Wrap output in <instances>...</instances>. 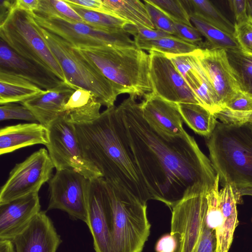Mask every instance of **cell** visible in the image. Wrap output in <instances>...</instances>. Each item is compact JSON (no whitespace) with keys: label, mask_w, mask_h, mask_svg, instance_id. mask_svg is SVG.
Segmentation results:
<instances>
[{"label":"cell","mask_w":252,"mask_h":252,"mask_svg":"<svg viewBox=\"0 0 252 252\" xmlns=\"http://www.w3.org/2000/svg\"><path fill=\"white\" fill-rule=\"evenodd\" d=\"M136 98L129 95L117 108L151 199L171 209L191 189L211 190L217 174L194 138L168 139L159 135L143 118Z\"/></svg>","instance_id":"cell-1"},{"label":"cell","mask_w":252,"mask_h":252,"mask_svg":"<svg viewBox=\"0 0 252 252\" xmlns=\"http://www.w3.org/2000/svg\"><path fill=\"white\" fill-rule=\"evenodd\" d=\"M74 125L85 156L106 181L121 187L145 203L151 199L117 107L107 108L93 121Z\"/></svg>","instance_id":"cell-2"},{"label":"cell","mask_w":252,"mask_h":252,"mask_svg":"<svg viewBox=\"0 0 252 252\" xmlns=\"http://www.w3.org/2000/svg\"><path fill=\"white\" fill-rule=\"evenodd\" d=\"M207 145L220 182L234 189L252 188V127L218 121Z\"/></svg>","instance_id":"cell-3"},{"label":"cell","mask_w":252,"mask_h":252,"mask_svg":"<svg viewBox=\"0 0 252 252\" xmlns=\"http://www.w3.org/2000/svg\"><path fill=\"white\" fill-rule=\"evenodd\" d=\"M76 48L115 86L119 94L143 97L153 92L150 57L143 50L112 45Z\"/></svg>","instance_id":"cell-4"},{"label":"cell","mask_w":252,"mask_h":252,"mask_svg":"<svg viewBox=\"0 0 252 252\" xmlns=\"http://www.w3.org/2000/svg\"><path fill=\"white\" fill-rule=\"evenodd\" d=\"M35 24L60 64L67 83L77 88L91 92L98 101L107 108L114 106L119 94L115 86L98 67L70 43L36 22Z\"/></svg>","instance_id":"cell-5"},{"label":"cell","mask_w":252,"mask_h":252,"mask_svg":"<svg viewBox=\"0 0 252 252\" xmlns=\"http://www.w3.org/2000/svg\"><path fill=\"white\" fill-rule=\"evenodd\" d=\"M106 184L111 207L113 252H142L151 226L147 203L121 187L107 181Z\"/></svg>","instance_id":"cell-6"},{"label":"cell","mask_w":252,"mask_h":252,"mask_svg":"<svg viewBox=\"0 0 252 252\" xmlns=\"http://www.w3.org/2000/svg\"><path fill=\"white\" fill-rule=\"evenodd\" d=\"M0 37L17 54L68 83L60 64L39 32L32 12L19 9L11 11L0 20Z\"/></svg>","instance_id":"cell-7"},{"label":"cell","mask_w":252,"mask_h":252,"mask_svg":"<svg viewBox=\"0 0 252 252\" xmlns=\"http://www.w3.org/2000/svg\"><path fill=\"white\" fill-rule=\"evenodd\" d=\"M208 191L193 189L170 210V234L177 240L175 252H197L205 223Z\"/></svg>","instance_id":"cell-8"},{"label":"cell","mask_w":252,"mask_h":252,"mask_svg":"<svg viewBox=\"0 0 252 252\" xmlns=\"http://www.w3.org/2000/svg\"><path fill=\"white\" fill-rule=\"evenodd\" d=\"M32 14L38 25L76 47L102 45L136 47L134 41L124 29L107 30L60 17L47 16L34 12Z\"/></svg>","instance_id":"cell-9"},{"label":"cell","mask_w":252,"mask_h":252,"mask_svg":"<svg viewBox=\"0 0 252 252\" xmlns=\"http://www.w3.org/2000/svg\"><path fill=\"white\" fill-rule=\"evenodd\" d=\"M48 128L49 142L46 147L56 171L72 169L90 180L102 177L99 170L85 156L74 124L62 117Z\"/></svg>","instance_id":"cell-10"},{"label":"cell","mask_w":252,"mask_h":252,"mask_svg":"<svg viewBox=\"0 0 252 252\" xmlns=\"http://www.w3.org/2000/svg\"><path fill=\"white\" fill-rule=\"evenodd\" d=\"M54 165L45 148H40L17 163L1 187L0 204L34 193L52 177Z\"/></svg>","instance_id":"cell-11"},{"label":"cell","mask_w":252,"mask_h":252,"mask_svg":"<svg viewBox=\"0 0 252 252\" xmlns=\"http://www.w3.org/2000/svg\"><path fill=\"white\" fill-rule=\"evenodd\" d=\"M47 210L59 209L74 220L87 223V197L90 180L72 169L56 171L49 181Z\"/></svg>","instance_id":"cell-12"},{"label":"cell","mask_w":252,"mask_h":252,"mask_svg":"<svg viewBox=\"0 0 252 252\" xmlns=\"http://www.w3.org/2000/svg\"><path fill=\"white\" fill-rule=\"evenodd\" d=\"M87 209V224L95 252H113L111 207L106 181L102 177L90 180Z\"/></svg>","instance_id":"cell-13"},{"label":"cell","mask_w":252,"mask_h":252,"mask_svg":"<svg viewBox=\"0 0 252 252\" xmlns=\"http://www.w3.org/2000/svg\"><path fill=\"white\" fill-rule=\"evenodd\" d=\"M193 53L218 97L220 108L243 91L225 49L198 48Z\"/></svg>","instance_id":"cell-14"},{"label":"cell","mask_w":252,"mask_h":252,"mask_svg":"<svg viewBox=\"0 0 252 252\" xmlns=\"http://www.w3.org/2000/svg\"><path fill=\"white\" fill-rule=\"evenodd\" d=\"M150 72L153 93L176 103L199 104L195 96L166 54L150 51Z\"/></svg>","instance_id":"cell-15"},{"label":"cell","mask_w":252,"mask_h":252,"mask_svg":"<svg viewBox=\"0 0 252 252\" xmlns=\"http://www.w3.org/2000/svg\"><path fill=\"white\" fill-rule=\"evenodd\" d=\"M143 117L159 135L168 139L187 138L178 103L166 100L152 92L140 103Z\"/></svg>","instance_id":"cell-16"},{"label":"cell","mask_w":252,"mask_h":252,"mask_svg":"<svg viewBox=\"0 0 252 252\" xmlns=\"http://www.w3.org/2000/svg\"><path fill=\"white\" fill-rule=\"evenodd\" d=\"M166 55L181 74L199 104L213 114L216 113L220 108L219 100L193 53Z\"/></svg>","instance_id":"cell-17"},{"label":"cell","mask_w":252,"mask_h":252,"mask_svg":"<svg viewBox=\"0 0 252 252\" xmlns=\"http://www.w3.org/2000/svg\"><path fill=\"white\" fill-rule=\"evenodd\" d=\"M12 242L16 252H56L62 240L52 220L40 211Z\"/></svg>","instance_id":"cell-18"},{"label":"cell","mask_w":252,"mask_h":252,"mask_svg":"<svg viewBox=\"0 0 252 252\" xmlns=\"http://www.w3.org/2000/svg\"><path fill=\"white\" fill-rule=\"evenodd\" d=\"M40 207L38 193L0 204V240L12 241L29 225Z\"/></svg>","instance_id":"cell-19"},{"label":"cell","mask_w":252,"mask_h":252,"mask_svg":"<svg viewBox=\"0 0 252 252\" xmlns=\"http://www.w3.org/2000/svg\"><path fill=\"white\" fill-rule=\"evenodd\" d=\"M0 71L22 77L43 90L53 89L64 83L54 73L17 54L1 39H0Z\"/></svg>","instance_id":"cell-20"},{"label":"cell","mask_w":252,"mask_h":252,"mask_svg":"<svg viewBox=\"0 0 252 252\" xmlns=\"http://www.w3.org/2000/svg\"><path fill=\"white\" fill-rule=\"evenodd\" d=\"M77 89L64 82L53 89L43 90L20 103L31 111L38 123L48 127L55 121L63 117L64 105Z\"/></svg>","instance_id":"cell-21"},{"label":"cell","mask_w":252,"mask_h":252,"mask_svg":"<svg viewBox=\"0 0 252 252\" xmlns=\"http://www.w3.org/2000/svg\"><path fill=\"white\" fill-rule=\"evenodd\" d=\"M219 201L221 217L215 229L216 252H228L239 224L237 204H242L243 200L238 190L226 184L219 190Z\"/></svg>","instance_id":"cell-22"},{"label":"cell","mask_w":252,"mask_h":252,"mask_svg":"<svg viewBox=\"0 0 252 252\" xmlns=\"http://www.w3.org/2000/svg\"><path fill=\"white\" fill-rule=\"evenodd\" d=\"M49 142V129L39 123H21L0 129V155L36 144L46 146Z\"/></svg>","instance_id":"cell-23"},{"label":"cell","mask_w":252,"mask_h":252,"mask_svg":"<svg viewBox=\"0 0 252 252\" xmlns=\"http://www.w3.org/2000/svg\"><path fill=\"white\" fill-rule=\"evenodd\" d=\"M101 106L93 93L78 88L65 104L63 118L73 124L90 122L99 117Z\"/></svg>","instance_id":"cell-24"},{"label":"cell","mask_w":252,"mask_h":252,"mask_svg":"<svg viewBox=\"0 0 252 252\" xmlns=\"http://www.w3.org/2000/svg\"><path fill=\"white\" fill-rule=\"evenodd\" d=\"M30 81L11 73L0 71V104L21 102L43 92Z\"/></svg>","instance_id":"cell-25"},{"label":"cell","mask_w":252,"mask_h":252,"mask_svg":"<svg viewBox=\"0 0 252 252\" xmlns=\"http://www.w3.org/2000/svg\"><path fill=\"white\" fill-rule=\"evenodd\" d=\"M228 125H242L252 121V94L242 91L223 104L214 114Z\"/></svg>","instance_id":"cell-26"},{"label":"cell","mask_w":252,"mask_h":252,"mask_svg":"<svg viewBox=\"0 0 252 252\" xmlns=\"http://www.w3.org/2000/svg\"><path fill=\"white\" fill-rule=\"evenodd\" d=\"M105 9L110 13L132 24L156 29L145 4L138 0H103Z\"/></svg>","instance_id":"cell-27"},{"label":"cell","mask_w":252,"mask_h":252,"mask_svg":"<svg viewBox=\"0 0 252 252\" xmlns=\"http://www.w3.org/2000/svg\"><path fill=\"white\" fill-rule=\"evenodd\" d=\"M178 104L183 121L195 132L208 138L218 122L214 114L198 104Z\"/></svg>","instance_id":"cell-28"},{"label":"cell","mask_w":252,"mask_h":252,"mask_svg":"<svg viewBox=\"0 0 252 252\" xmlns=\"http://www.w3.org/2000/svg\"><path fill=\"white\" fill-rule=\"evenodd\" d=\"M189 15L196 16L220 30L233 34L235 25L208 0H182Z\"/></svg>","instance_id":"cell-29"},{"label":"cell","mask_w":252,"mask_h":252,"mask_svg":"<svg viewBox=\"0 0 252 252\" xmlns=\"http://www.w3.org/2000/svg\"><path fill=\"white\" fill-rule=\"evenodd\" d=\"M189 16L191 23L206 39L202 49H223L225 50L240 49L233 34L220 30L196 16Z\"/></svg>","instance_id":"cell-30"},{"label":"cell","mask_w":252,"mask_h":252,"mask_svg":"<svg viewBox=\"0 0 252 252\" xmlns=\"http://www.w3.org/2000/svg\"><path fill=\"white\" fill-rule=\"evenodd\" d=\"M137 48L157 51L165 54L184 55L190 54L199 48L197 45L187 42L171 35L151 40L134 39Z\"/></svg>","instance_id":"cell-31"},{"label":"cell","mask_w":252,"mask_h":252,"mask_svg":"<svg viewBox=\"0 0 252 252\" xmlns=\"http://www.w3.org/2000/svg\"><path fill=\"white\" fill-rule=\"evenodd\" d=\"M82 18L84 23L93 27L107 30L124 29L127 24H132L116 15L94 11L68 3Z\"/></svg>","instance_id":"cell-32"},{"label":"cell","mask_w":252,"mask_h":252,"mask_svg":"<svg viewBox=\"0 0 252 252\" xmlns=\"http://www.w3.org/2000/svg\"><path fill=\"white\" fill-rule=\"evenodd\" d=\"M229 63L240 82L243 91L252 89V56L239 49L226 50Z\"/></svg>","instance_id":"cell-33"},{"label":"cell","mask_w":252,"mask_h":252,"mask_svg":"<svg viewBox=\"0 0 252 252\" xmlns=\"http://www.w3.org/2000/svg\"><path fill=\"white\" fill-rule=\"evenodd\" d=\"M35 13L47 16H57L78 22L84 23L82 18L64 0H39Z\"/></svg>","instance_id":"cell-34"},{"label":"cell","mask_w":252,"mask_h":252,"mask_svg":"<svg viewBox=\"0 0 252 252\" xmlns=\"http://www.w3.org/2000/svg\"><path fill=\"white\" fill-rule=\"evenodd\" d=\"M164 13L173 21L193 26L190 16L181 0H148Z\"/></svg>","instance_id":"cell-35"},{"label":"cell","mask_w":252,"mask_h":252,"mask_svg":"<svg viewBox=\"0 0 252 252\" xmlns=\"http://www.w3.org/2000/svg\"><path fill=\"white\" fill-rule=\"evenodd\" d=\"M233 34L240 49L252 56V17L249 16L243 21L234 24Z\"/></svg>","instance_id":"cell-36"},{"label":"cell","mask_w":252,"mask_h":252,"mask_svg":"<svg viewBox=\"0 0 252 252\" xmlns=\"http://www.w3.org/2000/svg\"><path fill=\"white\" fill-rule=\"evenodd\" d=\"M144 2L155 29L174 35L175 31L173 21L148 0H144Z\"/></svg>","instance_id":"cell-37"},{"label":"cell","mask_w":252,"mask_h":252,"mask_svg":"<svg viewBox=\"0 0 252 252\" xmlns=\"http://www.w3.org/2000/svg\"><path fill=\"white\" fill-rule=\"evenodd\" d=\"M19 120L30 122L37 121L31 111L25 106L15 103L0 105V121Z\"/></svg>","instance_id":"cell-38"},{"label":"cell","mask_w":252,"mask_h":252,"mask_svg":"<svg viewBox=\"0 0 252 252\" xmlns=\"http://www.w3.org/2000/svg\"><path fill=\"white\" fill-rule=\"evenodd\" d=\"M124 30L129 34L132 35L135 40H151L173 35L159 30L152 29L132 24L126 25Z\"/></svg>","instance_id":"cell-39"},{"label":"cell","mask_w":252,"mask_h":252,"mask_svg":"<svg viewBox=\"0 0 252 252\" xmlns=\"http://www.w3.org/2000/svg\"><path fill=\"white\" fill-rule=\"evenodd\" d=\"M174 36L190 44L197 45L199 48H203L204 42L202 35L193 26L179 23L173 21Z\"/></svg>","instance_id":"cell-40"},{"label":"cell","mask_w":252,"mask_h":252,"mask_svg":"<svg viewBox=\"0 0 252 252\" xmlns=\"http://www.w3.org/2000/svg\"><path fill=\"white\" fill-rule=\"evenodd\" d=\"M215 230L209 227L205 220L203 232L197 252H216Z\"/></svg>","instance_id":"cell-41"},{"label":"cell","mask_w":252,"mask_h":252,"mask_svg":"<svg viewBox=\"0 0 252 252\" xmlns=\"http://www.w3.org/2000/svg\"><path fill=\"white\" fill-rule=\"evenodd\" d=\"M228 4L235 19V24H238L248 17L247 0H229Z\"/></svg>","instance_id":"cell-42"},{"label":"cell","mask_w":252,"mask_h":252,"mask_svg":"<svg viewBox=\"0 0 252 252\" xmlns=\"http://www.w3.org/2000/svg\"><path fill=\"white\" fill-rule=\"evenodd\" d=\"M177 246L175 237L169 234L161 236L156 242V252H175Z\"/></svg>","instance_id":"cell-43"},{"label":"cell","mask_w":252,"mask_h":252,"mask_svg":"<svg viewBox=\"0 0 252 252\" xmlns=\"http://www.w3.org/2000/svg\"><path fill=\"white\" fill-rule=\"evenodd\" d=\"M64 1L68 3L88 9L111 14L105 9L101 0H64Z\"/></svg>","instance_id":"cell-44"},{"label":"cell","mask_w":252,"mask_h":252,"mask_svg":"<svg viewBox=\"0 0 252 252\" xmlns=\"http://www.w3.org/2000/svg\"><path fill=\"white\" fill-rule=\"evenodd\" d=\"M39 0H14L13 10L19 9L32 12L37 9Z\"/></svg>","instance_id":"cell-45"},{"label":"cell","mask_w":252,"mask_h":252,"mask_svg":"<svg viewBox=\"0 0 252 252\" xmlns=\"http://www.w3.org/2000/svg\"><path fill=\"white\" fill-rule=\"evenodd\" d=\"M0 252H16L13 242L9 240H0Z\"/></svg>","instance_id":"cell-46"},{"label":"cell","mask_w":252,"mask_h":252,"mask_svg":"<svg viewBox=\"0 0 252 252\" xmlns=\"http://www.w3.org/2000/svg\"><path fill=\"white\" fill-rule=\"evenodd\" d=\"M238 191L242 197L244 195L252 196V188L240 189H238Z\"/></svg>","instance_id":"cell-47"},{"label":"cell","mask_w":252,"mask_h":252,"mask_svg":"<svg viewBox=\"0 0 252 252\" xmlns=\"http://www.w3.org/2000/svg\"><path fill=\"white\" fill-rule=\"evenodd\" d=\"M247 13L252 17V0H247Z\"/></svg>","instance_id":"cell-48"},{"label":"cell","mask_w":252,"mask_h":252,"mask_svg":"<svg viewBox=\"0 0 252 252\" xmlns=\"http://www.w3.org/2000/svg\"><path fill=\"white\" fill-rule=\"evenodd\" d=\"M249 92L252 94V89H251ZM249 124L252 127V121Z\"/></svg>","instance_id":"cell-49"},{"label":"cell","mask_w":252,"mask_h":252,"mask_svg":"<svg viewBox=\"0 0 252 252\" xmlns=\"http://www.w3.org/2000/svg\"></svg>","instance_id":"cell-50"}]
</instances>
